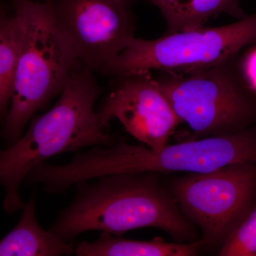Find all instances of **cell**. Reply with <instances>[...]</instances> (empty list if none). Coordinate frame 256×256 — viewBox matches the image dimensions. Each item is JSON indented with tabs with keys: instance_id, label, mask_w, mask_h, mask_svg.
I'll list each match as a JSON object with an SVG mask.
<instances>
[{
	"instance_id": "cell-1",
	"label": "cell",
	"mask_w": 256,
	"mask_h": 256,
	"mask_svg": "<svg viewBox=\"0 0 256 256\" xmlns=\"http://www.w3.org/2000/svg\"><path fill=\"white\" fill-rule=\"evenodd\" d=\"M74 201L48 230L67 242L84 232L120 236L140 228L164 230L175 242L200 240V229L182 213L156 172L119 173L76 184Z\"/></svg>"
},
{
	"instance_id": "cell-2",
	"label": "cell",
	"mask_w": 256,
	"mask_h": 256,
	"mask_svg": "<svg viewBox=\"0 0 256 256\" xmlns=\"http://www.w3.org/2000/svg\"><path fill=\"white\" fill-rule=\"evenodd\" d=\"M256 162V126L236 134L188 140L153 150L144 144L118 141L94 146L68 164L42 166L48 191L62 194L82 181L119 173H204L233 163Z\"/></svg>"
},
{
	"instance_id": "cell-3",
	"label": "cell",
	"mask_w": 256,
	"mask_h": 256,
	"mask_svg": "<svg viewBox=\"0 0 256 256\" xmlns=\"http://www.w3.org/2000/svg\"><path fill=\"white\" fill-rule=\"evenodd\" d=\"M102 92L92 70L76 69L53 108L32 118L26 134L9 149L0 150V184L6 191L4 208L8 214L22 208L20 185L40 163L66 152L117 142L105 132L95 110Z\"/></svg>"
},
{
	"instance_id": "cell-4",
	"label": "cell",
	"mask_w": 256,
	"mask_h": 256,
	"mask_svg": "<svg viewBox=\"0 0 256 256\" xmlns=\"http://www.w3.org/2000/svg\"><path fill=\"white\" fill-rule=\"evenodd\" d=\"M23 37L3 137L14 144L26 122L58 94L82 66L56 24L53 0H12Z\"/></svg>"
},
{
	"instance_id": "cell-5",
	"label": "cell",
	"mask_w": 256,
	"mask_h": 256,
	"mask_svg": "<svg viewBox=\"0 0 256 256\" xmlns=\"http://www.w3.org/2000/svg\"><path fill=\"white\" fill-rule=\"evenodd\" d=\"M238 56L188 73L160 72L156 78L180 122L192 130L188 140L229 136L256 126V96L239 74Z\"/></svg>"
},
{
	"instance_id": "cell-6",
	"label": "cell",
	"mask_w": 256,
	"mask_h": 256,
	"mask_svg": "<svg viewBox=\"0 0 256 256\" xmlns=\"http://www.w3.org/2000/svg\"><path fill=\"white\" fill-rule=\"evenodd\" d=\"M256 43V13L236 22L164 34L146 40L132 38L100 73L117 76L140 70L184 74L235 58Z\"/></svg>"
},
{
	"instance_id": "cell-7",
	"label": "cell",
	"mask_w": 256,
	"mask_h": 256,
	"mask_svg": "<svg viewBox=\"0 0 256 256\" xmlns=\"http://www.w3.org/2000/svg\"><path fill=\"white\" fill-rule=\"evenodd\" d=\"M166 186L182 213L200 229L202 248L218 252L256 206V162L186 174Z\"/></svg>"
},
{
	"instance_id": "cell-8",
	"label": "cell",
	"mask_w": 256,
	"mask_h": 256,
	"mask_svg": "<svg viewBox=\"0 0 256 256\" xmlns=\"http://www.w3.org/2000/svg\"><path fill=\"white\" fill-rule=\"evenodd\" d=\"M132 2L53 0L56 24L82 66L100 72L134 38Z\"/></svg>"
},
{
	"instance_id": "cell-9",
	"label": "cell",
	"mask_w": 256,
	"mask_h": 256,
	"mask_svg": "<svg viewBox=\"0 0 256 256\" xmlns=\"http://www.w3.org/2000/svg\"><path fill=\"white\" fill-rule=\"evenodd\" d=\"M112 82L97 112L102 127L118 119L129 134L150 149L159 150L166 146L181 122L151 72L122 74Z\"/></svg>"
},
{
	"instance_id": "cell-10",
	"label": "cell",
	"mask_w": 256,
	"mask_h": 256,
	"mask_svg": "<svg viewBox=\"0 0 256 256\" xmlns=\"http://www.w3.org/2000/svg\"><path fill=\"white\" fill-rule=\"evenodd\" d=\"M14 228L0 240V256H58L74 254L75 246L37 222L35 196L24 204Z\"/></svg>"
},
{
	"instance_id": "cell-11",
	"label": "cell",
	"mask_w": 256,
	"mask_h": 256,
	"mask_svg": "<svg viewBox=\"0 0 256 256\" xmlns=\"http://www.w3.org/2000/svg\"><path fill=\"white\" fill-rule=\"evenodd\" d=\"M203 249L201 240L166 242L164 240H132L102 233L94 242H84L75 246L78 256H193Z\"/></svg>"
},
{
	"instance_id": "cell-12",
	"label": "cell",
	"mask_w": 256,
	"mask_h": 256,
	"mask_svg": "<svg viewBox=\"0 0 256 256\" xmlns=\"http://www.w3.org/2000/svg\"><path fill=\"white\" fill-rule=\"evenodd\" d=\"M134 1V0H132ZM161 12L168 30L165 34L204 26L212 18L226 14L240 20L246 16L240 0H148Z\"/></svg>"
},
{
	"instance_id": "cell-13",
	"label": "cell",
	"mask_w": 256,
	"mask_h": 256,
	"mask_svg": "<svg viewBox=\"0 0 256 256\" xmlns=\"http://www.w3.org/2000/svg\"><path fill=\"white\" fill-rule=\"evenodd\" d=\"M23 32L16 14L0 11V116L11 97Z\"/></svg>"
},
{
	"instance_id": "cell-14",
	"label": "cell",
	"mask_w": 256,
	"mask_h": 256,
	"mask_svg": "<svg viewBox=\"0 0 256 256\" xmlns=\"http://www.w3.org/2000/svg\"><path fill=\"white\" fill-rule=\"evenodd\" d=\"M220 256H256V206L227 239Z\"/></svg>"
},
{
	"instance_id": "cell-15",
	"label": "cell",
	"mask_w": 256,
	"mask_h": 256,
	"mask_svg": "<svg viewBox=\"0 0 256 256\" xmlns=\"http://www.w3.org/2000/svg\"><path fill=\"white\" fill-rule=\"evenodd\" d=\"M236 64L242 80L256 96V43L239 54Z\"/></svg>"
},
{
	"instance_id": "cell-16",
	"label": "cell",
	"mask_w": 256,
	"mask_h": 256,
	"mask_svg": "<svg viewBox=\"0 0 256 256\" xmlns=\"http://www.w3.org/2000/svg\"><path fill=\"white\" fill-rule=\"evenodd\" d=\"M6 10H8V5L4 2L0 0V11H6Z\"/></svg>"
}]
</instances>
